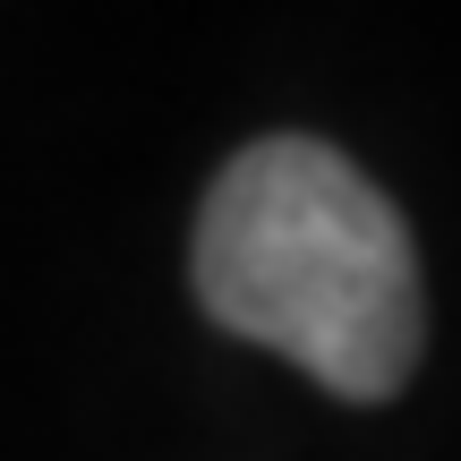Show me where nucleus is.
Wrapping results in <instances>:
<instances>
[{
    "mask_svg": "<svg viewBox=\"0 0 461 461\" xmlns=\"http://www.w3.org/2000/svg\"><path fill=\"white\" fill-rule=\"evenodd\" d=\"M188 282L230 342L308 367L342 402H393L428 342L411 230L325 137H257L214 171Z\"/></svg>",
    "mask_w": 461,
    "mask_h": 461,
    "instance_id": "f257e3e1",
    "label": "nucleus"
}]
</instances>
